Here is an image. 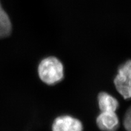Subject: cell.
Here are the masks:
<instances>
[{"instance_id":"6da1fadb","label":"cell","mask_w":131,"mask_h":131,"mask_svg":"<svg viewBox=\"0 0 131 131\" xmlns=\"http://www.w3.org/2000/svg\"><path fill=\"white\" fill-rule=\"evenodd\" d=\"M38 73L43 83L53 85L61 81L64 77L63 63L56 57H47L39 64Z\"/></svg>"},{"instance_id":"7a4b0ae2","label":"cell","mask_w":131,"mask_h":131,"mask_svg":"<svg viewBox=\"0 0 131 131\" xmlns=\"http://www.w3.org/2000/svg\"><path fill=\"white\" fill-rule=\"evenodd\" d=\"M114 83L116 89L124 99L131 98V60L119 67Z\"/></svg>"},{"instance_id":"3957f363","label":"cell","mask_w":131,"mask_h":131,"mask_svg":"<svg viewBox=\"0 0 131 131\" xmlns=\"http://www.w3.org/2000/svg\"><path fill=\"white\" fill-rule=\"evenodd\" d=\"M52 131H83L81 122L70 115H62L56 118L52 124Z\"/></svg>"},{"instance_id":"277c9868","label":"cell","mask_w":131,"mask_h":131,"mask_svg":"<svg viewBox=\"0 0 131 131\" xmlns=\"http://www.w3.org/2000/svg\"><path fill=\"white\" fill-rule=\"evenodd\" d=\"M96 124L102 131H116L119 122L115 112H101L96 118Z\"/></svg>"},{"instance_id":"5b68a950","label":"cell","mask_w":131,"mask_h":131,"mask_svg":"<svg viewBox=\"0 0 131 131\" xmlns=\"http://www.w3.org/2000/svg\"><path fill=\"white\" fill-rule=\"evenodd\" d=\"M98 106L101 112H116L119 107L118 101L107 92L100 93L98 96Z\"/></svg>"},{"instance_id":"8992f818","label":"cell","mask_w":131,"mask_h":131,"mask_svg":"<svg viewBox=\"0 0 131 131\" xmlns=\"http://www.w3.org/2000/svg\"><path fill=\"white\" fill-rule=\"evenodd\" d=\"M12 24L7 13L3 9L0 3V38H4L10 35Z\"/></svg>"},{"instance_id":"52a82bcc","label":"cell","mask_w":131,"mask_h":131,"mask_svg":"<svg viewBox=\"0 0 131 131\" xmlns=\"http://www.w3.org/2000/svg\"><path fill=\"white\" fill-rule=\"evenodd\" d=\"M123 125L127 131H131V106L127 109L124 115Z\"/></svg>"}]
</instances>
